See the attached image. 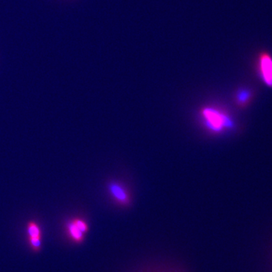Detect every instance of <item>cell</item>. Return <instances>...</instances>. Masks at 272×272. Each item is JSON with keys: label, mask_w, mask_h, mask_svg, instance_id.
I'll list each match as a JSON object with an SVG mask.
<instances>
[{"label": "cell", "mask_w": 272, "mask_h": 272, "mask_svg": "<svg viewBox=\"0 0 272 272\" xmlns=\"http://www.w3.org/2000/svg\"><path fill=\"white\" fill-rule=\"evenodd\" d=\"M201 114L204 126L211 133H222L234 127V122L228 114L213 107H204L201 109Z\"/></svg>", "instance_id": "cell-1"}, {"label": "cell", "mask_w": 272, "mask_h": 272, "mask_svg": "<svg viewBox=\"0 0 272 272\" xmlns=\"http://www.w3.org/2000/svg\"><path fill=\"white\" fill-rule=\"evenodd\" d=\"M259 72L265 83L272 86V57L267 53H261L258 59Z\"/></svg>", "instance_id": "cell-3"}, {"label": "cell", "mask_w": 272, "mask_h": 272, "mask_svg": "<svg viewBox=\"0 0 272 272\" xmlns=\"http://www.w3.org/2000/svg\"><path fill=\"white\" fill-rule=\"evenodd\" d=\"M250 98V92L247 90H244V89L240 90L239 92H237V95H236V101H237V103L241 107L247 105L249 102Z\"/></svg>", "instance_id": "cell-6"}, {"label": "cell", "mask_w": 272, "mask_h": 272, "mask_svg": "<svg viewBox=\"0 0 272 272\" xmlns=\"http://www.w3.org/2000/svg\"><path fill=\"white\" fill-rule=\"evenodd\" d=\"M67 227H68V234L70 236L72 241H74L75 243H77V244L83 242L84 240H85V234H84L81 231L80 228L76 225L73 220L70 221V222H68Z\"/></svg>", "instance_id": "cell-4"}, {"label": "cell", "mask_w": 272, "mask_h": 272, "mask_svg": "<svg viewBox=\"0 0 272 272\" xmlns=\"http://www.w3.org/2000/svg\"><path fill=\"white\" fill-rule=\"evenodd\" d=\"M108 192L111 198L120 206H129L131 204V196L128 189L118 182H111L108 185Z\"/></svg>", "instance_id": "cell-2"}, {"label": "cell", "mask_w": 272, "mask_h": 272, "mask_svg": "<svg viewBox=\"0 0 272 272\" xmlns=\"http://www.w3.org/2000/svg\"><path fill=\"white\" fill-rule=\"evenodd\" d=\"M27 232H28L29 239H42L41 229L37 222L33 221L28 222Z\"/></svg>", "instance_id": "cell-5"}]
</instances>
